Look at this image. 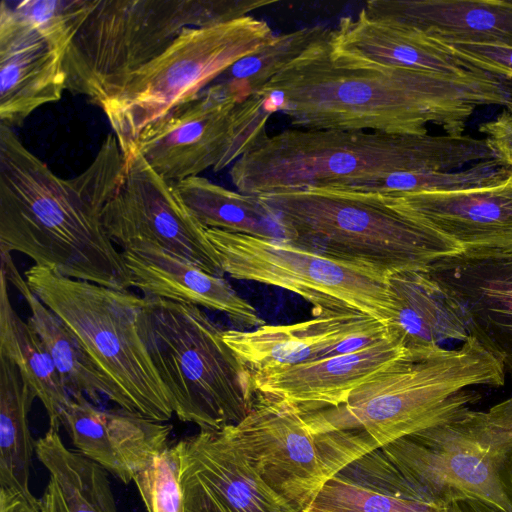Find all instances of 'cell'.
I'll use <instances>...</instances> for the list:
<instances>
[{
    "label": "cell",
    "instance_id": "1",
    "mask_svg": "<svg viewBox=\"0 0 512 512\" xmlns=\"http://www.w3.org/2000/svg\"><path fill=\"white\" fill-rule=\"evenodd\" d=\"M329 36L260 92L268 110L282 113L295 128L426 135L434 125L459 136L478 107L512 108V84L500 77L352 61L331 53Z\"/></svg>",
    "mask_w": 512,
    "mask_h": 512
},
{
    "label": "cell",
    "instance_id": "2",
    "mask_svg": "<svg viewBox=\"0 0 512 512\" xmlns=\"http://www.w3.org/2000/svg\"><path fill=\"white\" fill-rule=\"evenodd\" d=\"M126 163L109 134L82 173L63 179L0 124V250L23 253L64 277L128 291L130 272L101 218Z\"/></svg>",
    "mask_w": 512,
    "mask_h": 512
},
{
    "label": "cell",
    "instance_id": "3",
    "mask_svg": "<svg viewBox=\"0 0 512 512\" xmlns=\"http://www.w3.org/2000/svg\"><path fill=\"white\" fill-rule=\"evenodd\" d=\"M494 159L486 140L468 135H389L371 131L288 128L267 135L229 175L237 190L269 193L355 187L398 172L457 171Z\"/></svg>",
    "mask_w": 512,
    "mask_h": 512
},
{
    "label": "cell",
    "instance_id": "4",
    "mask_svg": "<svg viewBox=\"0 0 512 512\" xmlns=\"http://www.w3.org/2000/svg\"><path fill=\"white\" fill-rule=\"evenodd\" d=\"M502 362L470 336L458 348L407 349L356 387L338 406L303 411L309 429L348 439L367 453L426 429L502 386Z\"/></svg>",
    "mask_w": 512,
    "mask_h": 512
},
{
    "label": "cell",
    "instance_id": "5",
    "mask_svg": "<svg viewBox=\"0 0 512 512\" xmlns=\"http://www.w3.org/2000/svg\"><path fill=\"white\" fill-rule=\"evenodd\" d=\"M258 197L288 241L386 276L427 271L439 259L463 252L413 217L395 195L325 187Z\"/></svg>",
    "mask_w": 512,
    "mask_h": 512
},
{
    "label": "cell",
    "instance_id": "6",
    "mask_svg": "<svg viewBox=\"0 0 512 512\" xmlns=\"http://www.w3.org/2000/svg\"><path fill=\"white\" fill-rule=\"evenodd\" d=\"M275 0H98L64 58L66 90L101 105L186 28L230 22Z\"/></svg>",
    "mask_w": 512,
    "mask_h": 512
},
{
    "label": "cell",
    "instance_id": "7",
    "mask_svg": "<svg viewBox=\"0 0 512 512\" xmlns=\"http://www.w3.org/2000/svg\"><path fill=\"white\" fill-rule=\"evenodd\" d=\"M31 291L78 338L117 395V405L168 422L172 398L151 358L144 332L147 299L32 265L25 271Z\"/></svg>",
    "mask_w": 512,
    "mask_h": 512
},
{
    "label": "cell",
    "instance_id": "8",
    "mask_svg": "<svg viewBox=\"0 0 512 512\" xmlns=\"http://www.w3.org/2000/svg\"><path fill=\"white\" fill-rule=\"evenodd\" d=\"M380 449L414 500L442 507L472 498L512 512V398L461 408Z\"/></svg>",
    "mask_w": 512,
    "mask_h": 512
},
{
    "label": "cell",
    "instance_id": "9",
    "mask_svg": "<svg viewBox=\"0 0 512 512\" xmlns=\"http://www.w3.org/2000/svg\"><path fill=\"white\" fill-rule=\"evenodd\" d=\"M146 299L147 345L177 418L200 429L243 420L256 391L250 371L225 342L224 330L199 306Z\"/></svg>",
    "mask_w": 512,
    "mask_h": 512
},
{
    "label": "cell",
    "instance_id": "10",
    "mask_svg": "<svg viewBox=\"0 0 512 512\" xmlns=\"http://www.w3.org/2000/svg\"><path fill=\"white\" fill-rule=\"evenodd\" d=\"M274 36L266 21L251 15L184 29L161 55L134 73L100 107L125 156L134 150L147 125L198 95Z\"/></svg>",
    "mask_w": 512,
    "mask_h": 512
},
{
    "label": "cell",
    "instance_id": "11",
    "mask_svg": "<svg viewBox=\"0 0 512 512\" xmlns=\"http://www.w3.org/2000/svg\"><path fill=\"white\" fill-rule=\"evenodd\" d=\"M226 274L298 294L313 314L357 311L385 324L393 316L388 276L288 240L206 229Z\"/></svg>",
    "mask_w": 512,
    "mask_h": 512
},
{
    "label": "cell",
    "instance_id": "12",
    "mask_svg": "<svg viewBox=\"0 0 512 512\" xmlns=\"http://www.w3.org/2000/svg\"><path fill=\"white\" fill-rule=\"evenodd\" d=\"M271 115L264 96L246 97L230 84L214 82L147 125L134 149L175 183L231 167L267 136Z\"/></svg>",
    "mask_w": 512,
    "mask_h": 512
},
{
    "label": "cell",
    "instance_id": "13",
    "mask_svg": "<svg viewBox=\"0 0 512 512\" xmlns=\"http://www.w3.org/2000/svg\"><path fill=\"white\" fill-rule=\"evenodd\" d=\"M226 428L266 484L297 512L351 463L334 438L309 429L300 408L257 391L248 415Z\"/></svg>",
    "mask_w": 512,
    "mask_h": 512
},
{
    "label": "cell",
    "instance_id": "14",
    "mask_svg": "<svg viewBox=\"0 0 512 512\" xmlns=\"http://www.w3.org/2000/svg\"><path fill=\"white\" fill-rule=\"evenodd\" d=\"M126 170L101 218L112 242L121 249L151 243L207 273L225 272L206 229L188 210L174 182L157 174L138 150L126 156Z\"/></svg>",
    "mask_w": 512,
    "mask_h": 512
},
{
    "label": "cell",
    "instance_id": "15",
    "mask_svg": "<svg viewBox=\"0 0 512 512\" xmlns=\"http://www.w3.org/2000/svg\"><path fill=\"white\" fill-rule=\"evenodd\" d=\"M184 512H297L273 491L221 429H200L172 445Z\"/></svg>",
    "mask_w": 512,
    "mask_h": 512
},
{
    "label": "cell",
    "instance_id": "16",
    "mask_svg": "<svg viewBox=\"0 0 512 512\" xmlns=\"http://www.w3.org/2000/svg\"><path fill=\"white\" fill-rule=\"evenodd\" d=\"M289 325L224 330L223 338L251 375L369 346L388 334L385 324L357 311H328Z\"/></svg>",
    "mask_w": 512,
    "mask_h": 512
},
{
    "label": "cell",
    "instance_id": "17",
    "mask_svg": "<svg viewBox=\"0 0 512 512\" xmlns=\"http://www.w3.org/2000/svg\"><path fill=\"white\" fill-rule=\"evenodd\" d=\"M427 271L460 306L470 336L512 373V252L463 251Z\"/></svg>",
    "mask_w": 512,
    "mask_h": 512
},
{
    "label": "cell",
    "instance_id": "18",
    "mask_svg": "<svg viewBox=\"0 0 512 512\" xmlns=\"http://www.w3.org/2000/svg\"><path fill=\"white\" fill-rule=\"evenodd\" d=\"M62 426L81 454L124 484L169 446L172 425L122 408L101 409L72 395Z\"/></svg>",
    "mask_w": 512,
    "mask_h": 512
},
{
    "label": "cell",
    "instance_id": "19",
    "mask_svg": "<svg viewBox=\"0 0 512 512\" xmlns=\"http://www.w3.org/2000/svg\"><path fill=\"white\" fill-rule=\"evenodd\" d=\"M65 52L0 4V124L13 129L66 90Z\"/></svg>",
    "mask_w": 512,
    "mask_h": 512
},
{
    "label": "cell",
    "instance_id": "20",
    "mask_svg": "<svg viewBox=\"0 0 512 512\" xmlns=\"http://www.w3.org/2000/svg\"><path fill=\"white\" fill-rule=\"evenodd\" d=\"M395 196L413 217L463 251L512 252V175L482 188Z\"/></svg>",
    "mask_w": 512,
    "mask_h": 512
},
{
    "label": "cell",
    "instance_id": "21",
    "mask_svg": "<svg viewBox=\"0 0 512 512\" xmlns=\"http://www.w3.org/2000/svg\"><path fill=\"white\" fill-rule=\"evenodd\" d=\"M329 48L336 56L363 63L458 77L493 75L475 68L446 43L424 31L374 18L364 8L355 16H345L339 20L337 27L330 31Z\"/></svg>",
    "mask_w": 512,
    "mask_h": 512
},
{
    "label": "cell",
    "instance_id": "22",
    "mask_svg": "<svg viewBox=\"0 0 512 512\" xmlns=\"http://www.w3.org/2000/svg\"><path fill=\"white\" fill-rule=\"evenodd\" d=\"M388 331L383 339L353 352L255 373V391L303 411L338 406L361 383L405 353L400 338Z\"/></svg>",
    "mask_w": 512,
    "mask_h": 512
},
{
    "label": "cell",
    "instance_id": "23",
    "mask_svg": "<svg viewBox=\"0 0 512 512\" xmlns=\"http://www.w3.org/2000/svg\"><path fill=\"white\" fill-rule=\"evenodd\" d=\"M132 287L146 298L193 304L224 313L244 326H262L255 308L223 278L207 273L151 243H133L121 251Z\"/></svg>",
    "mask_w": 512,
    "mask_h": 512
},
{
    "label": "cell",
    "instance_id": "24",
    "mask_svg": "<svg viewBox=\"0 0 512 512\" xmlns=\"http://www.w3.org/2000/svg\"><path fill=\"white\" fill-rule=\"evenodd\" d=\"M363 8L443 42L512 47V0H370Z\"/></svg>",
    "mask_w": 512,
    "mask_h": 512
},
{
    "label": "cell",
    "instance_id": "25",
    "mask_svg": "<svg viewBox=\"0 0 512 512\" xmlns=\"http://www.w3.org/2000/svg\"><path fill=\"white\" fill-rule=\"evenodd\" d=\"M393 316L388 329L407 349L442 347L449 340L470 337L455 299L428 271H403L388 276Z\"/></svg>",
    "mask_w": 512,
    "mask_h": 512
},
{
    "label": "cell",
    "instance_id": "26",
    "mask_svg": "<svg viewBox=\"0 0 512 512\" xmlns=\"http://www.w3.org/2000/svg\"><path fill=\"white\" fill-rule=\"evenodd\" d=\"M1 273L25 299L30 311L27 322L50 354L70 395H85L95 403L104 396L117 404L116 392L108 379L73 332L31 291L16 269L10 252L1 251Z\"/></svg>",
    "mask_w": 512,
    "mask_h": 512
},
{
    "label": "cell",
    "instance_id": "27",
    "mask_svg": "<svg viewBox=\"0 0 512 512\" xmlns=\"http://www.w3.org/2000/svg\"><path fill=\"white\" fill-rule=\"evenodd\" d=\"M8 281L0 280V354L8 357L39 398L49 417V428L59 431L71 401L58 370L42 341L14 310Z\"/></svg>",
    "mask_w": 512,
    "mask_h": 512
},
{
    "label": "cell",
    "instance_id": "28",
    "mask_svg": "<svg viewBox=\"0 0 512 512\" xmlns=\"http://www.w3.org/2000/svg\"><path fill=\"white\" fill-rule=\"evenodd\" d=\"M174 187L205 228L287 240L277 216L258 196L229 190L202 176L175 182Z\"/></svg>",
    "mask_w": 512,
    "mask_h": 512
},
{
    "label": "cell",
    "instance_id": "29",
    "mask_svg": "<svg viewBox=\"0 0 512 512\" xmlns=\"http://www.w3.org/2000/svg\"><path fill=\"white\" fill-rule=\"evenodd\" d=\"M37 398L16 365L0 354V488L30 495L36 442L28 415Z\"/></svg>",
    "mask_w": 512,
    "mask_h": 512
},
{
    "label": "cell",
    "instance_id": "30",
    "mask_svg": "<svg viewBox=\"0 0 512 512\" xmlns=\"http://www.w3.org/2000/svg\"><path fill=\"white\" fill-rule=\"evenodd\" d=\"M35 453L59 487L70 512H118L108 475L79 451L68 448L49 428Z\"/></svg>",
    "mask_w": 512,
    "mask_h": 512
},
{
    "label": "cell",
    "instance_id": "31",
    "mask_svg": "<svg viewBox=\"0 0 512 512\" xmlns=\"http://www.w3.org/2000/svg\"><path fill=\"white\" fill-rule=\"evenodd\" d=\"M329 33L324 26L314 25L275 35L269 43L237 61L214 82L230 84L245 96L260 94L275 76Z\"/></svg>",
    "mask_w": 512,
    "mask_h": 512
},
{
    "label": "cell",
    "instance_id": "32",
    "mask_svg": "<svg viewBox=\"0 0 512 512\" xmlns=\"http://www.w3.org/2000/svg\"><path fill=\"white\" fill-rule=\"evenodd\" d=\"M512 175V169L497 159L481 161L457 171L398 172L363 182L349 189L391 195L447 192L498 184Z\"/></svg>",
    "mask_w": 512,
    "mask_h": 512
},
{
    "label": "cell",
    "instance_id": "33",
    "mask_svg": "<svg viewBox=\"0 0 512 512\" xmlns=\"http://www.w3.org/2000/svg\"><path fill=\"white\" fill-rule=\"evenodd\" d=\"M302 512H440V507L362 485L338 473Z\"/></svg>",
    "mask_w": 512,
    "mask_h": 512
},
{
    "label": "cell",
    "instance_id": "34",
    "mask_svg": "<svg viewBox=\"0 0 512 512\" xmlns=\"http://www.w3.org/2000/svg\"><path fill=\"white\" fill-rule=\"evenodd\" d=\"M12 14L67 52L98 0H2Z\"/></svg>",
    "mask_w": 512,
    "mask_h": 512
},
{
    "label": "cell",
    "instance_id": "35",
    "mask_svg": "<svg viewBox=\"0 0 512 512\" xmlns=\"http://www.w3.org/2000/svg\"><path fill=\"white\" fill-rule=\"evenodd\" d=\"M147 512H184L178 466L172 445L157 454L134 478Z\"/></svg>",
    "mask_w": 512,
    "mask_h": 512
},
{
    "label": "cell",
    "instance_id": "36",
    "mask_svg": "<svg viewBox=\"0 0 512 512\" xmlns=\"http://www.w3.org/2000/svg\"><path fill=\"white\" fill-rule=\"evenodd\" d=\"M444 43L475 68L512 84V47L470 42Z\"/></svg>",
    "mask_w": 512,
    "mask_h": 512
},
{
    "label": "cell",
    "instance_id": "37",
    "mask_svg": "<svg viewBox=\"0 0 512 512\" xmlns=\"http://www.w3.org/2000/svg\"><path fill=\"white\" fill-rule=\"evenodd\" d=\"M494 158L512 169V108L479 126Z\"/></svg>",
    "mask_w": 512,
    "mask_h": 512
},
{
    "label": "cell",
    "instance_id": "38",
    "mask_svg": "<svg viewBox=\"0 0 512 512\" xmlns=\"http://www.w3.org/2000/svg\"><path fill=\"white\" fill-rule=\"evenodd\" d=\"M0 512H44L41 498L0 488Z\"/></svg>",
    "mask_w": 512,
    "mask_h": 512
},
{
    "label": "cell",
    "instance_id": "39",
    "mask_svg": "<svg viewBox=\"0 0 512 512\" xmlns=\"http://www.w3.org/2000/svg\"><path fill=\"white\" fill-rule=\"evenodd\" d=\"M41 499L44 512H70L59 487L52 478H49Z\"/></svg>",
    "mask_w": 512,
    "mask_h": 512
},
{
    "label": "cell",
    "instance_id": "40",
    "mask_svg": "<svg viewBox=\"0 0 512 512\" xmlns=\"http://www.w3.org/2000/svg\"><path fill=\"white\" fill-rule=\"evenodd\" d=\"M440 512H502L494 506L483 501L465 498L455 500L440 507Z\"/></svg>",
    "mask_w": 512,
    "mask_h": 512
}]
</instances>
